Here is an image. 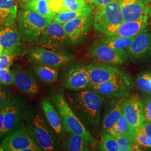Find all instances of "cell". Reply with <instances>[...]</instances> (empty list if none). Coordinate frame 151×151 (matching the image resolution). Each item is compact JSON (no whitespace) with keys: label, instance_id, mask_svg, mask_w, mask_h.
<instances>
[{"label":"cell","instance_id":"f1b7e54d","mask_svg":"<svg viewBox=\"0 0 151 151\" xmlns=\"http://www.w3.org/2000/svg\"><path fill=\"white\" fill-rule=\"evenodd\" d=\"M93 14V9L91 7L85 6L79 10L74 11H66L57 14L54 18L53 22H59L61 24H63L65 22H70L80 16L92 15Z\"/></svg>","mask_w":151,"mask_h":151},{"label":"cell","instance_id":"cb8c5ba5","mask_svg":"<svg viewBox=\"0 0 151 151\" xmlns=\"http://www.w3.org/2000/svg\"><path fill=\"white\" fill-rule=\"evenodd\" d=\"M22 9L35 12L52 22L57 15V14L51 9L48 0H30L25 3L22 6Z\"/></svg>","mask_w":151,"mask_h":151},{"label":"cell","instance_id":"7c38bea8","mask_svg":"<svg viewBox=\"0 0 151 151\" xmlns=\"http://www.w3.org/2000/svg\"><path fill=\"white\" fill-rule=\"evenodd\" d=\"M92 15L80 16L62 24L70 43H80L86 38L93 24Z\"/></svg>","mask_w":151,"mask_h":151},{"label":"cell","instance_id":"f546056e","mask_svg":"<svg viewBox=\"0 0 151 151\" xmlns=\"http://www.w3.org/2000/svg\"><path fill=\"white\" fill-rule=\"evenodd\" d=\"M99 143V150L101 151H120L116 139L108 133L103 134Z\"/></svg>","mask_w":151,"mask_h":151},{"label":"cell","instance_id":"8992f818","mask_svg":"<svg viewBox=\"0 0 151 151\" xmlns=\"http://www.w3.org/2000/svg\"><path fill=\"white\" fill-rule=\"evenodd\" d=\"M27 129L33 140L42 151L55 150L54 140L42 116L34 115L27 124Z\"/></svg>","mask_w":151,"mask_h":151},{"label":"cell","instance_id":"5bb4252c","mask_svg":"<svg viewBox=\"0 0 151 151\" xmlns=\"http://www.w3.org/2000/svg\"><path fill=\"white\" fill-rule=\"evenodd\" d=\"M86 67L90 78L89 86L126 77L124 73L115 66L95 62L87 65Z\"/></svg>","mask_w":151,"mask_h":151},{"label":"cell","instance_id":"2e32d148","mask_svg":"<svg viewBox=\"0 0 151 151\" xmlns=\"http://www.w3.org/2000/svg\"><path fill=\"white\" fill-rule=\"evenodd\" d=\"M89 85L90 78L86 66L81 65L70 68L63 82L65 88L75 91L84 90Z\"/></svg>","mask_w":151,"mask_h":151},{"label":"cell","instance_id":"e0dca14e","mask_svg":"<svg viewBox=\"0 0 151 151\" xmlns=\"http://www.w3.org/2000/svg\"><path fill=\"white\" fill-rule=\"evenodd\" d=\"M22 46V39L15 27L11 26L0 28V48L2 53H10L15 57L21 54Z\"/></svg>","mask_w":151,"mask_h":151},{"label":"cell","instance_id":"4316f807","mask_svg":"<svg viewBox=\"0 0 151 151\" xmlns=\"http://www.w3.org/2000/svg\"><path fill=\"white\" fill-rule=\"evenodd\" d=\"M89 142L83 136L72 133H69L68 137L63 143V148L66 151H90Z\"/></svg>","mask_w":151,"mask_h":151},{"label":"cell","instance_id":"ab89813d","mask_svg":"<svg viewBox=\"0 0 151 151\" xmlns=\"http://www.w3.org/2000/svg\"><path fill=\"white\" fill-rule=\"evenodd\" d=\"M114 1L115 0H89L92 5L98 8H100Z\"/></svg>","mask_w":151,"mask_h":151},{"label":"cell","instance_id":"74e56055","mask_svg":"<svg viewBox=\"0 0 151 151\" xmlns=\"http://www.w3.org/2000/svg\"><path fill=\"white\" fill-rule=\"evenodd\" d=\"M146 121L151 122V96L147 97L143 104Z\"/></svg>","mask_w":151,"mask_h":151},{"label":"cell","instance_id":"83f0119b","mask_svg":"<svg viewBox=\"0 0 151 151\" xmlns=\"http://www.w3.org/2000/svg\"><path fill=\"white\" fill-rule=\"evenodd\" d=\"M35 74L40 81L47 83H54L58 79L57 69L45 65H39L34 68Z\"/></svg>","mask_w":151,"mask_h":151},{"label":"cell","instance_id":"7402d4cb","mask_svg":"<svg viewBox=\"0 0 151 151\" xmlns=\"http://www.w3.org/2000/svg\"><path fill=\"white\" fill-rule=\"evenodd\" d=\"M41 105L49 124L54 132L59 134L62 132V123L57 110L47 97L42 99Z\"/></svg>","mask_w":151,"mask_h":151},{"label":"cell","instance_id":"ba28073f","mask_svg":"<svg viewBox=\"0 0 151 151\" xmlns=\"http://www.w3.org/2000/svg\"><path fill=\"white\" fill-rule=\"evenodd\" d=\"M130 86V82L128 77H125L106 81L96 85H90L88 88L101 96L124 99L129 96Z\"/></svg>","mask_w":151,"mask_h":151},{"label":"cell","instance_id":"5b68a950","mask_svg":"<svg viewBox=\"0 0 151 151\" xmlns=\"http://www.w3.org/2000/svg\"><path fill=\"white\" fill-rule=\"evenodd\" d=\"M70 42L67 37L63 25L57 22H52L39 38L37 45L57 52L63 51Z\"/></svg>","mask_w":151,"mask_h":151},{"label":"cell","instance_id":"7a4b0ae2","mask_svg":"<svg viewBox=\"0 0 151 151\" xmlns=\"http://www.w3.org/2000/svg\"><path fill=\"white\" fill-rule=\"evenodd\" d=\"M52 100L60 115L65 132L80 134L91 146H95L96 143V139L76 115L64 95L61 92L56 93L52 96Z\"/></svg>","mask_w":151,"mask_h":151},{"label":"cell","instance_id":"ffe728a7","mask_svg":"<svg viewBox=\"0 0 151 151\" xmlns=\"http://www.w3.org/2000/svg\"><path fill=\"white\" fill-rule=\"evenodd\" d=\"M12 82L20 91L30 95H37L39 87L32 76L26 70L16 69L12 72Z\"/></svg>","mask_w":151,"mask_h":151},{"label":"cell","instance_id":"ee69618b","mask_svg":"<svg viewBox=\"0 0 151 151\" xmlns=\"http://www.w3.org/2000/svg\"><path fill=\"white\" fill-rule=\"evenodd\" d=\"M1 53H2V50H1V49L0 48V55L1 54Z\"/></svg>","mask_w":151,"mask_h":151},{"label":"cell","instance_id":"603a6c76","mask_svg":"<svg viewBox=\"0 0 151 151\" xmlns=\"http://www.w3.org/2000/svg\"><path fill=\"white\" fill-rule=\"evenodd\" d=\"M134 37H124L120 36H105L101 38L100 42L114 50L127 55L128 50L132 43ZM128 56V55H127Z\"/></svg>","mask_w":151,"mask_h":151},{"label":"cell","instance_id":"d6986e66","mask_svg":"<svg viewBox=\"0 0 151 151\" xmlns=\"http://www.w3.org/2000/svg\"><path fill=\"white\" fill-rule=\"evenodd\" d=\"M21 108L17 100H12L5 108L4 127L0 138L17 129L20 123Z\"/></svg>","mask_w":151,"mask_h":151},{"label":"cell","instance_id":"b9f144b4","mask_svg":"<svg viewBox=\"0 0 151 151\" xmlns=\"http://www.w3.org/2000/svg\"><path fill=\"white\" fill-rule=\"evenodd\" d=\"M19 1H22V2H24V3H25V2H27L29 1H30V0H19Z\"/></svg>","mask_w":151,"mask_h":151},{"label":"cell","instance_id":"9c48e42d","mask_svg":"<svg viewBox=\"0 0 151 151\" xmlns=\"http://www.w3.org/2000/svg\"><path fill=\"white\" fill-rule=\"evenodd\" d=\"M88 54L96 63L115 67L124 64L128 59L126 54L117 52L100 42L92 46Z\"/></svg>","mask_w":151,"mask_h":151},{"label":"cell","instance_id":"277c9868","mask_svg":"<svg viewBox=\"0 0 151 151\" xmlns=\"http://www.w3.org/2000/svg\"><path fill=\"white\" fill-rule=\"evenodd\" d=\"M124 22L120 0H115L99 8L95 13L93 25L95 30L103 34L106 30Z\"/></svg>","mask_w":151,"mask_h":151},{"label":"cell","instance_id":"d4e9b609","mask_svg":"<svg viewBox=\"0 0 151 151\" xmlns=\"http://www.w3.org/2000/svg\"><path fill=\"white\" fill-rule=\"evenodd\" d=\"M123 100H119L113 104L111 108L109 109L108 112L105 114L100 129V134L108 132L109 129L118 122L120 116L123 114L122 103Z\"/></svg>","mask_w":151,"mask_h":151},{"label":"cell","instance_id":"d6a6232c","mask_svg":"<svg viewBox=\"0 0 151 151\" xmlns=\"http://www.w3.org/2000/svg\"><path fill=\"white\" fill-rule=\"evenodd\" d=\"M135 143L146 148H151V137L140 130L135 131L134 134Z\"/></svg>","mask_w":151,"mask_h":151},{"label":"cell","instance_id":"6da1fadb","mask_svg":"<svg viewBox=\"0 0 151 151\" xmlns=\"http://www.w3.org/2000/svg\"><path fill=\"white\" fill-rule=\"evenodd\" d=\"M103 101L101 95L91 90L74 93L70 100V107L74 113L93 134L99 130Z\"/></svg>","mask_w":151,"mask_h":151},{"label":"cell","instance_id":"3957f363","mask_svg":"<svg viewBox=\"0 0 151 151\" xmlns=\"http://www.w3.org/2000/svg\"><path fill=\"white\" fill-rule=\"evenodd\" d=\"M52 21L30 10L22 9L18 13V32L22 41L37 43L44 30Z\"/></svg>","mask_w":151,"mask_h":151},{"label":"cell","instance_id":"44dd1931","mask_svg":"<svg viewBox=\"0 0 151 151\" xmlns=\"http://www.w3.org/2000/svg\"><path fill=\"white\" fill-rule=\"evenodd\" d=\"M17 16L16 0H0V27L14 26Z\"/></svg>","mask_w":151,"mask_h":151},{"label":"cell","instance_id":"d590c367","mask_svg":"<svg viewBox=\"0 0 151 151\" xmlns=\"http://www.w3.org/2000/svg\"><path fill=\"white\" fill-rule=\"evenodd\" d=\"M117 141L120 148V151H132V143L124 135L119 134L115 137Z\"/></svg>","mask_w":151,"mask_h":151},{"label":"cell","instance_id":"8fae6325","mask_svg":"<svg viewBox=\"0 0 151 151\" xmlns=\"http://www.w3.org/2000/svg\"><path fill=\"white\" fill-rule=\"evenodd\" d=\"M128 58L134 62L151 60V32L145 29L134 37L127 52Z\"/></svg>","mask_w":151,"mask_h":151},{"label":"cell","instance_id":"30bf717a","mask_svg":"<svg viewBox=\"0 0 151 151\" xmlns=\"http://www.w3.org/2000/svg\"><path fill=\"white\" fill-rule=\"evenodd\" d=\"M27 54L32 60L38 63L57 70L73 59V57L70 55L55 52L42 47H35L30 49Z\"/></svg>","mask_w":151,"mask_h":151},{"label":"cell","instance_id":"4dcf8cb0","mask_svg":"<svg viewBox=\"0 0 151 151\" xmlns=\"http://www.w3.org/2000/svg\"><path fill=\"white\" fill-rule=\"evenodd\" d=\"M136 82L141 91L151 94V71L140 73L137 76Z\"/></svg>","mask_w":151,"mask_h":151},{"label":"cell","instance_id":"9a60e30c","mask_svg":"<svg viewBox=\"0 0 151 151\" xmlns=\"http://www.w3.org/2000/svg\"><path fill=\"white\" fill-rule=\"evenodd\" d=\"M124 22L134 21L151 14V6L146 0H120Z\"/></svg>","mask_w":151,"mask_h":151},{"label":"cell","instance_id":"484cf974","mask_svg":"<svg viewBox=\"0 0 151 151\" xmlns=\"http://www.w3.org/2000/svg\"><path fill=\"white\" fill-rule=\"evenodd\" d=\"M51 9L57 14L79 10L85 6V0H48Z\"/></svg>","mask_w":151,"mask_h":151},{"label":"cell","instance_id":"1f68e13d","mask_svg":"<svg viewBox=\"0 0 151 151\" xmlns=\"http://www.w3.org/2000/svg\"><path fill=\"white\" fill-rule=\"evenodd\" d=\"M117 123L119 125L121 134L127 138L132 143H135L134 141L135 131L132 128L123 114L120 116Z\"/></svg>","mask_w":151,"mask_h":151},{"label":"cell","instance_id":"f35d334b","mask_svg":"<svg viewBox=\"0 0 151 151\" xmlns=\"http://www.w3.org/2000/svg\"><path fill=\"white\" fill-rule=\"evenodd\" d=\"M138 130H140L151 137V122L146 121Z\"/></svg>","mask_w":151,"mask_h":151},{"label":"cell","instance_id":"e575fe53","mask_svg":"<svg viewBox=\"0 0 151 151\" xmlns=\"http://www.w3.org/2000/svg\"><path fill=\"white\" fill-rule=\"evenodd\" d=\"M15 56L7 52H2L0 55V68H10L13 63Z\"/></svg>","mask_w":151,"mask_h":151},{"label":"cell","instance_id":"ac0fdd59","mask_svg":"<svg viewBox=\"0 0 151 151\" xmlns=\"http://www.w3.org/2000/svg\"><path fill=\"white\" fill-rule=\"evenodd\" d=\"M148 19V16H145L134 21L123 22L116 27L106 30L102 34L105 36L135 37L147 27Z\"/></svg>","mask_w":151,"mask_h":151},{"label":"cell","instance_id":"52a82bcc","mask_svg":"<svg viewBox=\"0 0 151 151\" xmlns=\"http://www.w3.org/2000/svg\"><path fill=\"white\" fill-rule=\"evenodd\" d=\"M3 151H42L36 144L26 128H21L9 134L1 142Z\"/></svg>","mask_w":151,"mask_h":151},{"label":"cell","instance_id":"8d00e7d4","mask_svg":"<svg viewBox=\"0 0 151 151\" xmlns=\"http://www.w3.org/2000/svg\"><path fill=\"white\" fill-rule=\"evenodd\" d=\"M3 86L0 84V109L6 108L11 101L9 92Z\"/></svg>","mask_w":151,"mask_h":151},{"label":"cell","instance_id":"f6af8a7d","mask_svg":"<svg viewBox=\"0 0 151 151\" xmlns=\"http://www.w3.org/2000/svg\"><path fill=\"white\" fill-rule=\"evenodd\" d=\"M0 110H1V109H0Z\"/></svg>","mask_w":151,"mask_h":151},{"label":"cell","instance_id":"60d3db41","mask_svg":"<svg viewBox=\"0 0 151 151\" xmlns=\"http://www.w3.org/2000/svg\"><path fill=\"white\" fill-rule=\"evenodd\" d=\"M5 111V108H3L0 110V137L3 129L4 127V115Z\"/></svg>","mask_w":151,"mask_h":151},{"label":"cell","instance_id":"7bdbcfd3","mask_svg":"<svg viewBox=\"0 0 151 151\" xmlns=\"http://www.w3.org/2000/svg\"><path fill=\"white\" fill-rule=\"evenodd\" d=\"M147 2H148V3H151V0H146Z\"/></svg>","mask_w":151,"mask_h":151},{"label":"cell","instance_id":"836d02e7","mask_svg":"<svg viewBox=\"0 0 151 151\" xmlns=\"http://www.w3.org/2000/svg\"><path fill=\"white\" fill-rule=\"evenodd\" d=\"M12 73L10 68H0V84L8 86L13 84Z\"/></svg>","mask_w":151,"mask_h":151},{"label":"cell","instance_id":"4fadbf2b","mask_svg":"<svg viewBox=\"0 0 151 151\" xmlns=\"http://www.w3.org/2000/svg\"><path fill=\"white\" fill-rule=\"evenodd\" d=\"M122 111L125 119L135 131L139 129L146 122L143 104L137 96H132L123 100Z\"/></svg>","mask_w":151,"mask_h":151}]
</instances>
